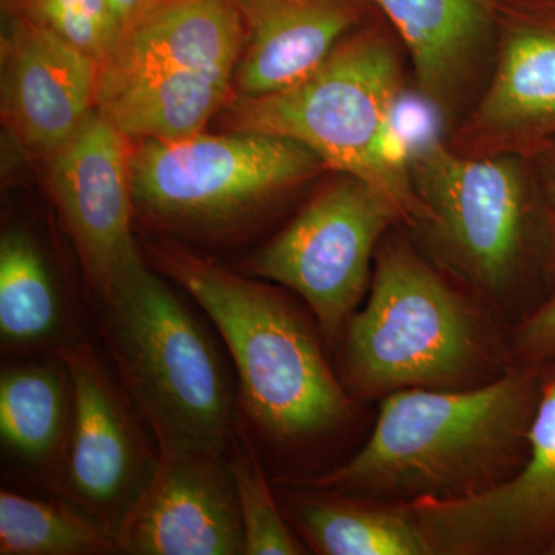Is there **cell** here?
Wrapping results in <instances>:
<instances>
[{
    "label": "cell",
    "instance_id": "obj_28",
    "mask_svg": "<svg viewBox=\"0 0 555 555\" xmlns=\"http://www.w3.org/2000/svg\"><path fill=\"white\" fill-rule=\"evenodd\" d=\"M547 554L555 555V545L547 551Z\"/></svg>",
    "mask_w": 555,
    "mask_h": 555
},
{
    "label": "cell",
    "instance_id": "obj_13",
    "mask_svg": "<svg viewBox=\"0 0 555 555\" xmlns=\"http://www.w3.org/2000/svg\"><path fill=\"white\" fill-rule=\"evenodd\" d=\"M119 553L244 554L238 496L222 455L159 449L158 463L116 528Z\"/></svg>",
    "mask_w": 555,
    "mask_h": 555
},
{
    "label": "cell",
    "instance_id": "obj_9",
    "mask_svg": "<svg viewBox=\"0 0 555 555\" xmlns=\"http://www.w3.org/2000/svg\"><path fill=\"white\" fill-rule=\"evenodd\" d=\"M491 79L451 147L534 158L555 142V0H496Z\"/></svg>",
    "mask_w": 555,
    "mask_h": 555
},
{
    "label": "cell",
    "instance_id": "obj_19",
    "mask_svg": "<svg viewBox=\"0 0 555 555\" xmlns=\"http://www.w3.org/2000/svg\"><path fill=\"white\" fill-rule=\"evenodd\" d=\"M67 302L38 241L20 228L0 238V339L5 352L68 345Z\"/></svg>",
    "mask_w": 555,
    "mask_h": 555
},
{
    "label": "cell",
    "instance_id": "obj_17",
    "mask_svg": "<svg viewBox=\"0 0 555 555\" xmlns=\"http://www.w3.org/2000/svg\"><path fill=\"white\" fill-rule=\"evenodd\" d=\"M244 36L236 0H159L100 65L98 100L163 73L236 69Z\"/></svg>",
    "mask_w": 555,
    "mask_h": 555
},
{
    "label": "cell",
    "instance_id": "obj_25",
    "mask_svg": "<svg viewBox=\"0 0 555 555\" xmlns=\"http://www.w3.org/2000/svg\"><path fill=\"white\" fill-rule=\"evenodd\" d=\"M517 347L535 363L555 360V297L528 317L518 331Z\"/></svg>",
    "mask_w": 555,
    "mask_h": 555
},
{
    "label": "cell",
    "instance_id": "obj_24",
    "mask_svg": "<svg viewBox=\"0 0 555 555\" xmlns=\"http://www.w3.org/2000/svg\"><path fill=\"white\" fill-rule=\"evenodd\" d=\"M28 20L102 64L119 46L122 24L109 0H27Z\"/></svg>",
    "mask_w": 555,
    "mask_h": 555
},
{
    "label": "cell",
    "instance_id": "obj_5",
    "mask_svg": "<svg viewBox=\"0 0 555 555\" xmlns=\"http://www.w3.org/2000/svg\"><path fill=\"white\" fill-rule=\"evenodd\" d=\"M323 170L301 142L258 131L141 141L130 155L137 210L201 232L229 228Z\"/></svg>",
    "mask_w": 555,
    "mask_h": 555
},
{
    "label": "cell",
    "instance_id": "obj_27",
    "mask_svg": "<svg viewBox=\"0 0 555 555\" xmlns=\"http://www.w3.org/2000/svg\"><path fill=\"white\" fill-rule=\"evenodd\" d=\"M159 0H109L116 16L122 24L124 33L147 14Z\"/></svg>",
    "mask_w": 555,
    "mask_h": 555
},
{
    "label": "cell",
    "instance_id": "obj_23",
    "mask_svg": "<svg viewBox=\"0 0 555 555\" xmlns=\"http://www.w3.org/2000/svg\"><path fill=\"white\" fill-rule=\"evenodd\" d=\"M235 449L229 467L243 520L244 554H305V547L281 516L257 460L241 448L240 441H235Z\"/></svg>",
    "mask_w": 555,
    "mask_h": 555
},
{
    "label": "cell",
    "instance_id": "obj_3",
    "mask_svg": "<svg viewBox=\"0 0 555 555\" xmlns=\"http://www.w3.org/2000/svg\"><path fill=\"white\" fill-rule=\"evenodd\" d=\"M401 86L396 46L378 27H363L295 86L266 96L232 98L229 126L301 142L326 170L363 179L393 204L401 221L422 224L409 171L386 152Z\"/></svg>",
    "mask_w": 555,
    "mask_h": 555
},
{
    "label": "cell",
    "instance_id": "obj_10",
    "mask_svg": "<svg viewBox=\"0 0 555 555\" xmlns=\"http://www.w3.org/2000/svg\"><path fill=\"white\" fill-rule=\"evenodd\" d=\"M404 507L434 554H547L555 545V367L542 375L528 452L513 476L477 494Z\"/></svg>",
    "mask_w": 555,
    "mask_h": 555
},
{
    "label": "cell",
    "instance_id": "obj_4",
    "mask_svg": "<svg viewBox=\"0 0 555 555\" xmlns=\"http://www.w3.org/2000/svg\"><path fill=\"white\" fill-rule=\"evenodd\" d=\"M98 299L109 352L158 448L224 454L232 387L198 318L144 259Z\"/></svg>",
    "mask_w": 555,
    "mask_h": 555
},
{
    "label": "cell",
    "instance_id": "obj_6",
    "mask_svg": "<svg viewBox=\"0 0 555 555\" xmlns=\"http://www.w3.org/2000/svg\"><path fill=\"white\" fill-rule=\"evenodd\" d=\"M476 356L463 299L406 243L383 244L366 306L347 328V367L358 389L452 385Z\"/></svg>",
    "mask_w": 555,
    "mask_h": 555
},
{
    "label": "cell",
    "instance_id": "obj_26",
    "mask_svg": "<svg viewBox=\"0 0 555 555\" xmlns=\"http://www.w3.org/2000/svg\"><path fill=\"white\" fill-rule=\"evenodd\" d=\"M534 158L542 164L543 188H545L547 225L551 236V261L555 272V142L537 153Z\"/></svg>",
    "mask_w": 555,
    "mask_h": 555
},
{
    "label": "cell",
    "instance_id": "obj_20",
    "mask_svg": "<svg viewBox=\"0 0 555 555\" xmlns=\"http://www.w3.org/2000/svg\"><path fill=\"white\" fill-rule=\"evenodd\" d=\"M72 385L64 361L5 367L0 375L2 443L28 463L60 454L67 433Z\"/></svg>",
    "mask_w": 555,
    "mask_h": 555
},
{
    "label": "cell",
    "instance_id": "obj_1",
    "mask_svg": "<svg viewBox=\"0 0 555 555\" xmlns=\"http://www.w3.org/2000/svg\"><path fill=\"white\" fill-rule=\"evenodd\" d=\"M540 383L542 375L521 371L477 389L387 393L367 443L315 486L408 503L486 491L524 463Z\"/></svg>",
    "mask_w": 555,
    "mask_h": 555
},
{
    "label": "cell",
    "instance_id": "obj_11",
    "mask_svg": "<svg viewBox=\"0 0 555 555\" xmlns=\"http://www.w3.org/2000/svg\"><path fill=\"white\" fill-rule=\"evenodd\" d=\"M72 385L62 485L75 505L113 531L149 483L158 455L149 452L129 403L86 343L57 350Z\"/></svg>",
    "mask_w": 555,
    "mask_h": 555
},
{
    "label": "cell",
    "instance_id": "obj_12",
    "mask_svg": "<svg viewBox=\"0 0 555 555\" xmlns=\"http://www.w3.org/2000/svg\"><path fill=\"white\" fill-rule=\"evenodd\" d=\"M129 139L94 108L79 130L49 158L54 203L94 295L141 261L133 232Z\"/></svg>",
    "mask_w": 555,
    "mask_h": 555
},
{
    "label": "cell",
    "instance_id": "obj_22",
    "mask_svg": "<svg viewBox=\"0 0 555 555\" xmlns=\"http://www.w3.org/2000/svg\"><path fill=\"white\" fill-rule=\"evenodd\" d=\"M115 553H119L115 531L82 507L10 491L0 494V554Z\"/></svg>",
    "mask_w": 555,
    "mask_h": 555
},
{
    "label": "cell",
    "instance_id": "obj_8",
    "mask_svg": "<svg viewBox=\"0 0 555 555\" xmlns=\"http://www.w3.org/2000/svg\"><path fill=\"white\" fill-rule=\"evenodd\" d=\"M393 204L366 181L338 173L250 261V272L297 292L327 335L341 331L371 278Z\"/></svg>",
    "mask_w": 555,
    "mask_h": 555
},
{
    "label": "cell",
    "instance_id": "obj_14",
    "mask_svg": "<svg viewBox=\"0 0 555 555\" xmlns=\"http://www.w3.org/2000/svg\"><path fill=\"white\" fill-rule=\"evenodd\" d=\"M100 64L31 20L2 50V115L25 149L49 158L96 108Z\"/></svg>",
    "mask_w": 555,
    "mask_h": 555
},
{
    "label": "cell",
    "instance_id": "obj_7",
    "mask_svg": "<svg viewBox=\"0 0 555 555\" xmlns=\"http://www.w3.org/2000/svg\"><path fill=\"white\" fill-rule=\"evenodd\" d=\"M526 158L467 156L429 139L406 164L423 222L444 257L485 291L513 281L524 259L529 222Z\"/></svg>",
    "mask_w": 555,
    "mask_h": 555
},
{
    "label": "cell",
    "instance_id": "obj_15",
    "mask_svg": "<svg viewBox=\"0 0 555 555\" xmlns=\"http://www.w3.org/2000/svg\"><path fill=\"white\" fill-rule=\"evenodd\" d=\"M403 40L416 86L454 120L494 61L496 0H371Z\"/></svg>",
    "mask_w": 555,
    "mask_h": 555
},
{
    "label": "cell",
    "instance_id": "obj_18",
    "mask_svg": "<svg viewBox=\"0 0 555 555\" xmlns=\"http://www.w3.org/2000/svg\"><path fill=\"white\" fill-rule=\"evenodd\" d=\"M235 69H178L133 80L96 108L129 141H175L203 133L232 100Z\"/></svg>",
    "mask_w": 555,
    "mask_h": 555
},
{
    "label": "cell",
    "instance_id": "obj_2",
    "mask_svg": "<svg viewBox=\"0 0 555 555\" xmlns=\"http://www.w3.org/2000/svg\"><path fill=\"white\" fill-rule=\"evenodd\" d=\"M158 257L224 338L243 406L261 433L292 443L349 418V397L315 335L276 292L178 247L160 248Z\"/></svg>",
    "mask_w": 555,
    "mask_h": 555
},
{
    "label": "cell",
    "instance_id": "obj_21",
    "mask_svg": "<svg viewBox=\"0 0 555 555\" xmlns=\"http://www.w3.org/2000/svg\"><path fill=\"white\" fill-rule=\"evenodd\" d=\"M294 516L299 531L320 554H434L425 531L406 507L385 511L328 496H297Z\"/></svg>",
    "mask_w": 555,
    "mask_h": 555
},
{
    "label": "cell",
    "instance_id": "obj_16",
    "mask_svg": "<svg viewBox=\"0 0 555 555\" xmlns=\"http://www.w3.org/2000/svg\"><path fill=\"white\" fill-rule=\"evenodd\" d=\"M244 46L233 98H259L315 72L363 17L360 0H236Z\"/></svg>",
    "mask_w": 555,
    "mask_h": 555
}]
</instances>
